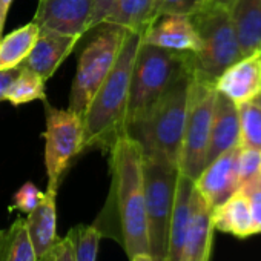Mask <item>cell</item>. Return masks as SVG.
I'll return each mask as SVG.
<instances>
[{"label":"cell","instance_id":"cell-12","mask_svg":"<svg viewBox=\"0 0 261 261\" xmlns=\"http://www.w3.org/2000/svg\"><path fill=\"white\" fill-rule=\"evenodd\" d=\"M215 89L237 106L261 94V51L243 56L214 82Z\"/></svg>","mask_w":261,"mask_h":261},{"label":"cell","instance_id":"cell-19","mask_svg":"<svg viewBox=\"0 0 261 261\" xmlns=\"http://www.w3.org/2000/svg\"><path fill=\"white\" fill-rule=\"evenodd\" d=\"M214 229L230 233L238 238H247L255 233L246 194L238 189L223 204L212 209Z\"/></svg>","mask_w":261,"mask_h":261},{"label":"cell","instance_id":"cell-30","mask_svg":"<svg viewBox=\"0 0 261 261\" xmlns=\"http://www.w3.org/2000/svg\"><path fill=\"white\" fill-rule=\"evenodd\" d=\"M258 177L240 188L247 197L255 233H261V186H259Z\"/></svg>","mask_w":261,"mask_h":261},{"label":"cell","instance_id":"cell-26","mask_svg":"<svg viewBox=\"0 0 261 261\" xmlns=\"http://www.w3.org/2000/svg\"><path fill=\"white\" fill-rule=\"evenodd\" d=\"M240 146L261 151V108L252 101L238 106Z\"/></svg>","mask_w":261,"mask_h":261},{"label":"cell","instance_id":"cell-10","mask_svg":"<svg viewBox=\"0 0 261 261\" xmlns=\"http://www.w3.org/2000/svg\"><path fill=\"white\" fill-rule=\"evenodd\" d=\"M95 0H40L34 20L40 28L82 37L89 30Z\"/></svg>","mask_w":261,"mask_h":261},{"label":"cell","instance_id":"cell-31","mask_svg":"<svg viewBox=\"0 0 261 261\" xmlns=\"http://www.w3.org/2000/svg\"><path fill=\"white\" fill-rule=\"evenodd\" d=\"M37 261H75L74 250L68 237L57 238L56 243L40 256Z\"/></svg>","mask_w":261,"mask_h":261},{"label":"cell","instance_id":"cell-4","mask_svg":"<svg viewBox=\"0 0 261 261\" xmlns=\"http://www.w3.org/2000/svg\"><path fill=\"white\" fill-rule=\"evenodd\" d=\"M194 71L192 54L175 53L140 43L130 74L126 127L146 111L185 74Z\"/></svg>","mask_w":261,"mask_h":261},{"label":"cell","instance_id":"cell-29","mask_svg":"<svg viewBox=\"0 0 261 261\" xmlns=\"http://www.w3.org/2000/svg\"><path fill=\"white\" fill-rule=\"evenodd\" d=\"M43 195H45V192H42L34 183L28 181L16 192L13 207L23 214H30L42 201Z\"/></svg>","mask_w":261,"mask_h":261},{"label":"cell","instance_id":"cell-27","mask_svg":"<svg viewBox=\"0 0 261 261\" xmlns=\"http://www.w3.org/2000/svg\"><path fill=\"white\" fill-rule=\"evenodd\" d=\"M237 174L240 188L261 174V151L243 148L238 145L237 152Z\"/></svg>","mask_w":261,"mask_h":261},{"label":"cell","instance_id":"cell-13","mask_svg":"<svg viewBox=\"0 0 261 261\" xmlns=\"http://www.w3.org/2000/svg\"><path fill=\"white\" fill-rule=\"evenodd\" d=\"M237 152L238 146L218 155L201 171V174L194 181L195 189L206 200L211 209L223 204L240 189L237 174Z\"/></svg>","mask_w":261,"mask_h":261},{"label":"cell","instance_id":"cell-38","mask_svg":"<svg viewBox=\"0 0 261 261\" xmlns=\"http://www.w3.org/2000/svg\"><path fill=\"white\" fill-rule=\"evenodd\" d=\"M258 181H259V186H261V174H259V177H258Z\"/></svg>","mask_w":261,"mask_h":261},{"label":"cell","instance_id":"cell-22","mask_svg":"<svg viewBox=\"0 0 261 261\" xmlns=\"http://www.w3.org/2000/svg\"><path fill=\"white\" fill-rule=\"evenodd\" d=\"M152 8L154 0H115L101 23L117 25L142 36L151 23Z\"/></svg>","mask_w":261,"mask_h":261},{"label":"cell","instance_id":"cell-11","mask_svg":"<svg viewBox=\"0 0 261 261\" xmlns=\"http://www.w3.org/2000/svg\"><path fill=\"white\" fill-rule=\"evenodd\" d=\"M142 42L192 56H195L201 46L200 36L188 14H166L157 17L142 34Z\"/></svg>","mask_w":261,"mask_h":261},{"label":"cell","instance_id":"cell-36","mask_svg":"<svg viewBox=\"0 0 261 261\" xmlns=\"http://www.w3.org/2000/svg\"><path fill=\"white\" fill-rule=\"evenodd\" d=\"M130 261H154L148 253H140V255H136L134 258H130Z\"/></svg>","mask_w":261,"mask_h":261},{"label":"cell","instance_id":"cell-17","mask_svg":"<svg viewBox=\"0 0 261 261\" xmlns=\"http://www.w3.org/2000/svg\"><path fill=\"white\" fill-rule=\"evenodd\" d=\"M194 180L189 177L178 174L174 207L169 223V235H168V255L166 261H180L186 235L191 223V211H192V192H194Z\"/></svg>","mask_w":261,"mask_h":261},{"label":"cell","instance_id":"cell-28","mask_svg":"<svg viewBox=\"0 0 261 261\" xmlns=\"http://www.w3.org/2000/svg\"><path fill=\"white\" fill-rule=\"evenodd\" d=\"M203 4H204V0H154L151 23L157 17L166 16V14H188V16H191Z\"/></svg>","mask_w":261,"mask_h":261},{"label":"cell","instance_id":"cell-33","mask_svg":"<svg viewBox=\"0 0 261 261\" xmlns=\"http://www.w3.org/2000/svg\"><path fill=\"white\" fill-rule=\"evenodd\" d=\"M19 72L17 69H7V71H0V101L5 100V94L10 88V85L13 83V80L16 79Z\"/></svg>","mask_w":261,"mask_h":261},{"label":"cell","instance_id":"cell-37","mask_svg":"<svg viewBox=\"0 0 261 261\" xmlns=\"http://www.w3.org/2000/svg\"><path fill=\"white\" fill-rule=\"evenodd\" d=\"M252 103H255L256 106H259V108H261V94H258V95L252 100Z\"/></svg>","mask_w":261,"mask_h":261},{"label":"cell","instance_id":"cell-21","mask_svg":"<svg viewBox=\"0 0 261 261\" xmlns=\"http://www.w3.org/2000/svg\"><path fill=\"white\" fill-rule=\"evenodd\" d=\"M39 33L40 27L36 22H30L8 36H2L0 39V71L20 68L30 56Z\"/></svg>","mask_w":261,"mask_h":261},{"label":"cell","instance_id":"cell-23","mask_svg":"<svg viewBox=\"0 0 261 261\" xmlns=\"http://www.w3.org/2000/svg\"><path fill=\"white\" fill-rule=\"evenodd\" d=\"M0 261H37L25 218L0 230Z\"/></svg>","mask_w":261,"mask_h":261},{"label":"cell","instance_id":"cell-15","mask_svg":"<svg viewBox=\"0 0 261 261\" xmlns=\"http://www.w3.org/2000/svg\"><path fill=\"white\" fill-rule=\"evenodd\" d=\"M240 145V118L238 106L217 91L214 117L206 154V166L223 152ZM204 166V168H206Z\"/></svg>","mask_w":261,"mask_h":261},{"label":"cell","instance_id":"cell-25","mask_svg":"<svg viewBox=\"0 0 261 261\" xmlns=\"http://www.w3.org/2000/svg\"><path fill=\"white\" fill-rule=\"evenodd\" d=\"M66 237L71 241L75 261H97L101 235L94 224H77L69 229Z\"/></svg>","mask_w":261,"mask_h":261},{"label":"cell","instance_id":"cell-20","mask_svg":"<svg viewBox=\"0 0 261 261\" xmlns=\"http://www.w3.org/2000/svg\"><path fill=\"white\" fill-rule=\"evenodd\" d=\"M56 197L57 194L46 191L42 201L28 214L27 229L33 243L36 256L40 258L57 240L56 233Z\"/></svg>","mask_w":261,"mask_h":261},{"label":"cell","instance_id":"cell-2","mask_svg":"<svg viewBox=\"0 0 261 261\" xmlns=\"http://www.w3.org/2000/svg\"><path fill=\"white\" fill-rule=\"evenodd\" d=\"M140 43V34L127 33L112 71L83 115V149H111L114 142L126 133L130 74Z\"/></svg>","mask_w":261,"mask_h":261},{"label":"cell","instance_id":"cell-35","mask_svg":"<svg viewBox=\"0 0 261 261\" xmlns=\"http://www.w3.org/2000/svg\"><path fill=\"white\" fill-rule=\"evenodd\" d=\"M204 2H209L212 5H217V7H221V8H226L230 11L232 5L235 4V0H204Z\"/></svg>","mask_w":261,"mask_h":261},{"label":"cell","instance_id":"cell-34","mask_svg":"<svg viewBox=\"0 0 261 261\" xmlns=\"http://www.w3.org/2000/svg\"><path fill=\"white\" fill-rule=\"evenodd\" d=\"M11 4H13V0H0V39H2V34H4V28H5L7 16H8Z\"/></svg>","mask_w":261,"mask_h":261},{"label":"cell","instance_id":"cell-1","mask_svg":"<svg viewBox=\"0 0 261 261\" xmlns=\"http://www.w3.org/2000/svg\"><path fill=\"white\" fill-rule=\"evenodd\" d=\"M109 152L111 191L94 226L101 238L115 240L129 259L140 253L149 255L142 146L124 133L114 142Z\"/></svg>","mask_w":261,"mask_h":261},{"label":"cell","instance_id":"cell-24","mask_svg":"<svg viewBox=\"0 0 261 261\" xmlns=\"http://www.w3.org/2000/svg\"><path fill=\"white\" fill-rule=\"evenodd\" d=\"M45 82L46 80L34 71L20 66L16 79L5 94V100L14 106L31 103L34 100H45Z\"/></svg>","mask_w":261,"mask_h":261},{"label":"cell","instance_id":"cell-7","mask_svg":"<svg viewBox=\"0 0 261 261\" xmlns=\"http://www.w3.org/2000/svg\"><path fill=\"white\" fill-rule=\"evenodd\" d=\"M178 168L159 159L143 157V185L149 256L166 261L169 223L174 207Z\"/></svg>","mask_w":261,"mask_h":261},{"label":"cell","instance_id":"cell-6","mask_svg":"<svg viewBox=\"0 0 261 261\" xmlns=\"http://www.w3.org/2000/svg\"><path fill=\"white\" fill-rule=\"evenodd\" d=\"M98 27L100 30L86 45L79 59L69 95L68 109L79 114L82 118L94 95L112 71L129 33L127 30L111 23H100Z\"/></svg>","mask_w":261,"mask_h":261},{"label":"cell","instance_id":"cell-8","mask_svg":"<svg viewBox=\"0 0 261 261\" xmlns=\"http://www.w3.org/2000/svg\"><path fill=\"white\" fill-rule=\"evenodd\" d=\"M215 98L217 89L214 82L192 71L178 171L194 181L206 166Z\"/></svg>","mask_w":261,"mask_h":261},{"label":"cell","instance_id":"cell-18","mask_svg":"<svg viewBox=\"0 0 261 261\" xmlns=\"http://www.w3.org/2000/svg\"><path fill=\"white\" fill-rule=\"evenodd\" d=\"M230 17L241 54L261 51V0H235Z\"/></svg>","mask_w":261,"mask_h":261},{"label":"cell","instance_id":"cell-5","mask_svg":"<svg viewBox=\"0 0 261 261\" xmlns=\"http://www.w3.org/2000/svg\"><path fill=\"white\" fill-rule=\"evenodd\" d=\"M191 19L201 42L200 51L192 56L194 72L215 82L226 68L243 57L230 11L204 2Z\"/></svg>","mask_w":261,"mask_h":261},{"label":"cell","instance_id":"cell-32","mask_svg":"<svg viewBox=\"0 0 261 261\" xmlns=\"http://www.w3.org/2000/svg\"><path fill=\"white\" fill-rule=\"evenodd\" d=\"M114 4H115V0H95L92 17H91V22H89V30L98 27L105 20V17L108 16V13L114 7Z\"/></svg>","mask_w":261,"mask_h":261},{"label":"cell","instance_id":"cell-3","mask_svg":"<svg viewBox=\"0 0 261 261\" xmlns=\"http://www.w3.org/2000/svg\"><path fill=\"white\" fill-rule=\"evenodd\" d=\"M192 71L180 77L126 133L142 146L143 157L159 159L178 168Z\"/></svg>","mask_w":261,"mask_h":261},{"label":"cell","instance_id":"cell-14","mask_svg":"<svg viewBox=\"0 0 261 261\" xmlns=\"http://www.w3.org/2000/svg\"><path fill=\"white\" fill-rule=\"evenodd\" d=\"M77 40L79 37L40 28L37 40L22 66L48 80L54 75L60 63L71 54Z\"/></svg>","mask_w":261,"mask_h":261},{"label":"cell","instance_id":"cell-16","mask_svg":"<svg viewBox=\"0 0 261 261\" xmlns=\"http://www.w3.org/2000/svg\"><path fill=\"white\" fill-rule=\"evenodd\" d=\"M214 230L212 209L194 186L191 223L180 261H209Z\"/></svg>","mask_w":261,"mask_h":261},{"label":"cell","instance_id":"cell-9","mask_svg":"<svg viewBox=\"0 0 261 261\" xmlns=\"http://www.w3.org/2000/svg\"><path fill=\"white\" fill-rule=\"evenodd\" d=\"M83 151V118L71 109H57L46 103L45 166L49 192L57 194L63 174L72 159Z\"/></svg>","mask_w":261,"mask_h":261}]
</instances>
